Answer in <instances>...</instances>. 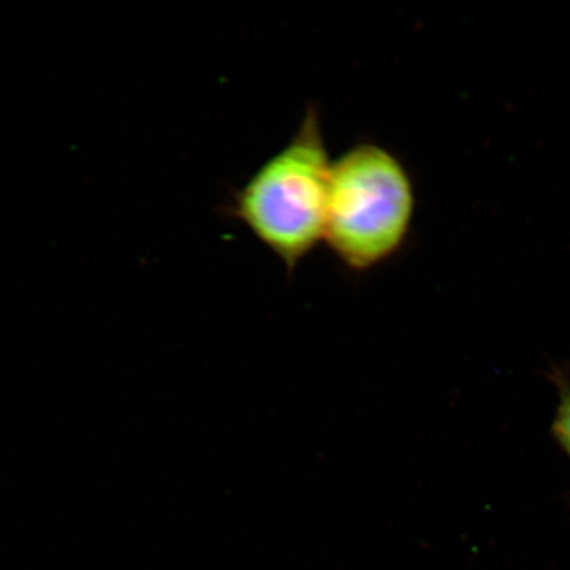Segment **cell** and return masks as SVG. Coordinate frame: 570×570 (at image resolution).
Returning <instances> with one entry per match:
<instances>
[{"label":"cell","mask_w":570,"mask_h":570,"mask_svg":"<svg viewBox=\"0 0 570 570\" xmlns=\"http://www.w3.org/2000/svg\"><path fill=\"white\" fill-rule=\"evenodd\" d=\"M560 405L553 424V433L570 458V384L559 376Z\"/></svg>","instance_id":"cell-3"},{"label":"cell","mask_w":570,"mask_h":570,"mask_svg":"<svg viewBox=\"0 0 570 570\" xmlns=\"http://www.w3.org/2000/svg\"><path fill=\"white\" fill-rule=\"evenodd\" d=\"M331 168L320 112L311 106L294 137L234 191L226 209L289 275L324 242Z\"/></svg>","instance_id":"cell-1"},{"label":"cell","mask_w":570,"mask_h":570,"mask_svg":"<svg viewBox=\"0 0 570 570\" xmlns=\"http://www.w3.org/2000/svg\"><path fill=\"white\" fill-rule=\"evenodd\" d=\"M415 197L394 155L363 142L332 161L324 242L345 266L372 268L403 244Z\"/></svg>","instance_id":"cell-2"}]
</instances>
